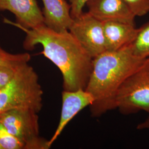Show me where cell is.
Returning <instances> with one entry per match:
<instances>
[{"label": "cell", "mask_w": 149, "mask_h": 149, "mask_svg": "<svg viewBox=\"0 0 149 149\" xmlns=\"http://www.w3.org/2000/svg\"><path fill=\"white\" fill-rule=\"evenodd\" d=\"M45 25L57 32L69 31L74 19L71 5L66 0H42Z\"/></svg>", "instance_id": "8fae6325"}, {"label": "cell", "mask_w": 149, "mask_h": 149, "mask_svg": "<svg viewBox=\"0 0 149 149\" xmlns=\"http://www.w3.org/2000/svg\"><path fill=\"white\" fill-rule=\"evenodd\" d=\"M69 31L93 59L106 51L103 22L89 12L74 18Z\"/></svg>", "instance_id": "8992f818"}, {"label": "cell", "mask_w": 149, "mask_h": 149, "mask_svg": "<svg viewBox=\"0 0 149 149\" xmlns=\"http://www.w3.org/2000/svg\"><path fill=\"white\" fill-rule=\"evenodd\" d=\"M106 51H117L133 43L138 28L134 24L119 22H103Z\"/></svg>", "instance_id": "30bf717a"}, {"label": "cell", "mask_w": 149, "mask_h": 149, "mask_svg": "<svg viewBox=\"0 0 149 149\" xmlns=\"http://www.w3.org/2000/svg\"><path fill=\"white\" fill-rule=\"evenodd\" d=\"M38 80L31 66L28 63L21 65L12 79L0 90V114L21 108L40 112L43 92Z\"/></svg>", "instance_id": "3957f363"}, {"label": "cell", "mask_w": 149, "mask_h": 149, "mask_svg": "<svg viewBox=\"0 0 149 149\" xmlns=\"http://www.w3.org/2000/svg\"><path fill=\"white\" fill-rule=\"evenodd\" d=\"M130 47L137 56L149 58V21L138 28L136 37Z\"/></svg>", "instance_id": "7c38bea8"}, {"label": "cell", "mask_w": 149, "mask_h": 149, "mask_svg": "<svg viewBox=\"0 0 149 149\" xmlns=\"http://www.w3.org/2000/svg\"><path fill=\"white\" fill-rule=\"evenodd\" d=\"M94 101L93 96L85 89L63 90L62 92V107L60 118L55 133L49 140L50 147L58 138L69 123L82 109L91 106Z\"/></svg>", "instance_id": "52a82bcc"}, {"label": "cell", "mask_w": 149, "mask_h": 149, "mask_svg": "<svg viewBox=\"0 0 149 149\" xmlns=\"http://www.w3.org/2000/svg\"><path fill=\"white\" fill-rule=\"evenodd\" d=\"M0 149H2V148H1V146H0Z\"/></svg>", "instance_id": "d6986e66"}, {"label": "cell", "mask_w": 149, "mask_h": 149, "mask_svg": "<svg viewBox=\"0 0 149 149\" xmlns=\"http://www.w3.org/2000/svg\"><path fill=\"white\" fill-rule=\"evenodd\" d=\"M0 146L2 149H25V145L11 134L0 120Z\"/></svg>", "instance_id": "5bb4252c"}, {"label": "cell", "mask_w": 149, "mask_h": 149, "mask_svg": "<svg viewBox=\"0 0 149 149\" xmlns=\"http://www.w3.org/2000/svg\"><path fill=\"white\" fill-rule=\"evenodd\" d=\"M137 129L138 130H149V113L148 116L143 122L139 123L137 125Z\"/></svg>", "instance_id": "ac0fdd59"}, {"label": "cell", "mask_w": 149, "mask_h": 149, "mask_svg": "<svg viewBox=\"0 0 149 149\" xmlns=\"http://www.w3.org/2000/svg\"><path fill=\"white\" fill-rule=\"evenodd\" d=\"M116 108L124 115L149 113V58L125 80L118 91Z\"/></svg>", "instance_id": "277c9868"}, {"label": "cell", "mask_w": 149, "mask_h": 149, "mask_svg": "<svg viewBox=\"0 0 149 149\" xmlns=\"http://www.w3.org/2000/svg\"><path fill=\"white\" fill-rule=\"evenodd\" d=\"M124 1L135 17L143 16L149 12V0Z\"/></svg>", "instance_id": "9a60e30c"}, {"label": "cell", "mask_w": 149, "mask_h": 149, "mask_svg": "<svg viewBox=\"0 0 149 149\" xmlns=\"http://www.w3.org/2000/svg\"><path fill=\"white\" fill-rule=\"evenodd\" d=\"M2 10L10 11L16 17V22L5 18L6 23L28 29L45 25L43 12L36 0H0V11Z\"/></svg>", "instance_id": "ba28073f"}, {"label": "cell", "mask_w": 149, "mask_h": 149, "mask_svg": "<svg viewBox=\"0 0 149 149\" xmlns=\"http://www.w3.org/2000/svg\"><path fill=\"white\" fill-rule=\"evenodd\" d=\"M0 120L7 130L25 145V149L50 148L47 140L39 135L37 112L26 108L15 109L0 114Z\"/></svg>", "instance_id": "5b68a950"}, {"label": "cell", "mask_w": 149, "mask_h": 149, "mask_svg": "<svg viewBox=\"0 0 149 149\" xmlns=\"http://www.w3.org/2000/svg\"><path fill=\"white\" fill-rule=\"evenodd\" d=\"M26 33L23 47L32 50L40 44L41 53L60 70L64 90L86 89L93 66V58L69 32H57L45 25L28 29L12 25Z\"/></svg>", "instance_id": "6da1fadb"}, {"label": "cell", "mask_w": 149, "mask_h": 149, "mask_svg": "<svg viewBox=\"0 0 149 149\" xmlns=\"http://www.w3.org/2000/svg\"><path fill=\"white\" fill-rule=\"evenodd\" d=\"M88 0H68L71 5V15L73 19L80 16Z\"/></svg>", "instance_id": "e0dca14e"}, {"label": "cell", "mask_w": 149, "mask_h": 149, "mask_svg": "<svg viewBox=\"0 0 149 149\" xmlns=\"http://www.w3.org/2000/svg\"><path fill=\"white\" fill-rule=\"evenodd\" d=\"M31 58L29 54L10 53L6 52L0 45V66H19L28 63Z\"/></svg>", "instance_id": "4fadbf2b"}, {"label": "cell", "mask_w": 149, "mask_h": 149, "mask_svg": "<svg viewBox=\"0 0 149 149\" xmlns=\"http://www.w3.org/2000/svg\"><path fill=\"white\" fill-rule=\"evenodd\" d=\"M20 66L16 67L0 66V90L12 79Z\"/></svg>", "instance_id": "2e32d148"}, {"label": "cell", "mask_w": 149, "mask_h": 149, "mask_svg": "<svg viewBox=\"0 0 149 149\" xmlns=\"http://www.w3.org/2000/svg\"><path fill=\"white\" fill-rule=\"evenodd\" d=\"M86 5L87 12L101 21L135 24L136 17L124 0H88Z\"/></svg>", "instance_id": "9c48e42d"}, {"label": "cell", "mask_w": 149, "mask_h": 149, "mask_svg": "<svg viewBox=\"0 0 149 149\" xmlns=\"http://www.w3.org/2000/svg\"><path fill=\"white\" fill-rule=\"evenodd\" d=\"M146 60L135 55L130 45L117 51H106L93 58L85 89L95 100L89 107L92 117H100L116 109V98L120 86Z\"/></svg>", "instance_id": "7a4b0ae2"}]
</instances>
